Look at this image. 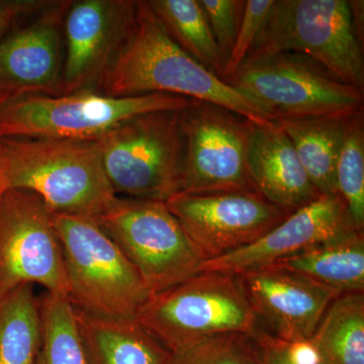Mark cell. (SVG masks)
Masks as SVG:
<instances>
[{"mask_svg": "<svg viewBox=\"0 0 364 364\" xmlns=\"http://www.w3.org/2000/svg\"><path fill=\"white\" fill-rule=\"evenodd\" d=\"M97 85L111 97L164 93L221 105L259 126L274 123L250 98L184 52L148 1H136L131 32Z\"/></svg>", "mask_w": 364, "mask_h": 364, "instance_id": "6da1fadb", "label": "cell"}, {"mask_svg": "<svg viewBox=\"0 0 364 364\" xmlns=\"http://www.w3.org/2000/svg\"><path fill=\"white\" fill-rule=\"evenodd\" d=\"M0 153L7 188L35 193L53 215L97 219L116 202L95 141L0 139Z\"/></svg>", "mask_w": 364, "mask_h": 364, "instance_id": "7a4b0ae2", "label": "cell"}, {"mask_svg": "<svg viewBox=\"0 0 364 364\" xmlns=\"http://www.w3.org/2000/svg\"><path fill=\"white\" fill-rule=\"evenodd\" d=\"M135 318L169 352L215 335L256 336L264 329L239 274L215 270L151 294Z\"/></svg>", "mask_w": 364, "mask_h": 364, "instance_id": "3957f363", "label": "cell"}, {"mask_svg": "<svg viewBox=\"0 0 364 364\" xmlns=\"http://www.w3.org/2000/svg\"><path fill=\"white\" fill-rule=\"evenodd\" d=\"M191 100L164 93L117 97L83 90L68 95H25L0 109V139L95 141L132 117L182 111Z\"/></svg>", "mask_w": 364, "mask_h": 364, "instance_id": "277c9868", "label": "cell"}, {"mask_svg": "<svg viewBox=\"0 0 364 364\" xmlns=\"http://www.w3.org/2000/svg\"><path fill=\"white\" fill-rule=\"evenodd\" d=\"M181 112L140 114L95 140L117 196L165 203L181 193Z\"/></svg>", "mask_w": 364, "mask_h": 364, "instance_id": "5b68a950", "label": "cell"}, {"mask_svg": "<svg viewBox=\"0 0 364 364\" xmlns=\"http://www.w3.org/2000/svg\"><path fill=\"white\" fill-rule=\"evenodd\" d=\"M363 44L351 1L274 0L245 62L282 52L299 53L363 90Z\"/></svg>", "mask_w": 364, "mask_h": 364, "instance_id": "8992f818", "label": "cell"}, {"mask_svg": "<svg viewBox=\"0 0 364 364\" xmlns=\"http://www.w3.org/2000/svg\"><path fill=\"white\" fill-rule=\"evenodd\" d=\"M63 251L68 301L76 310L135 318L150 296L136 268L95 218L53 215Z\"/></svg>", "mask_w": 364, "mask_h": 364, "instance_id": "52a82bcc", "label": "cell"}, {"mask_svg": "<svg viewBox=\"0 0 364 364\" xmlns=\"http://www.w3.org/2000/svg\"><path fill=\"white\" fill-rule=\"evenodd\" d=\"M224 81L274 122L349 116L363 109V90L296 52L245 62Z\"/></svg>", "mask_w": 364, "mask_h": 364, "instance_id": "ba28073f", "label": "cell"}, {"mask_svg": "<svg viewBox=\"0 0 364 364\" xmlns=\"http://www.w3.org/2000/svg\"><path fill=\"white\" fill-rule=\"evenodd\" d=\"M151 294L203 272L205 258L164 202L119 198L97 218Z\"/></svg>", "mask_w": 364, "mask_h": 364, "instance_id": "9c48e42d", "label": "cell"}, {"mask_svg": "<svg viewBox=\"0 0 364 364\" xmlns=\"http://www.w3.org/2000/svg\"><path fill=\"white\" fill-rule=\"evenodd\" d=\"M23 284L68 299L63 251L51 210L23 189L0 196V298Z\"/></svg>", "mask_w": 364, "mask_h": 364, "instance_id": "30bf717a", "label": "cell"}, {"mask_svg": "<svg viewBox=\"0 0 364 364\" xmlns=\"http://www.w3.org/2000/svg\"><path fill=\"white\" fill-rule=\"evenodd\" d=\"M165 203L205 261L251 245L293 214L252 189L181 191Z\"/></svg>", "mask_w": 364, "mask_h": 364, "instance_id": "8fae6325", "label": "cell"}, {"mask_svg": "<svg viewBox=\"0 0 364 364\" xmlns=\"http://www.w3.org/2000/svg\"><path fill=\"white\" fill-rule=\"evenodd\" d=\"M252 124L221 105L191 100L181 112L182 191H255L246 169V148Z\"/></svg>", "mask_w": 364, "mask_h": 364, "instance_id": "7c38bea8", "label": "cell"}, {"mask_svg": "<svg viewBox=\"0 0 364 364\" xmlns=\"http://www.w3.org/2000/svg\"><path fill=\"white\" fill-rule=\"evenodd\" d=\"M136 1H70L63 23L62 95L98 85L121 51L135 21Z\"/></svg>", "mask_w": 364, "mask_h": 364, "instance_id": "4fadbf2b", "label": "cell"}, {"mask_svg": "<svg viewBox=\"0 0 364 364\" xmlns=\"http://www.w3.org/2000/svg\"><path fill=\"white\" fill-rule=\"evenodd\" d=\"M239 277L262 327L293 345L308 343L328 306L342 294L274 265Z\"/></svg>", "mask_w": 364, "mask_h": 364, "instance_id": "5bb4252c", "label": "cell"}, {"mask_svg": "<svg viewBox=\"0 0 364 364\" xmlns=\"http://www.w3.org/2000/svg\"><path fill=\"white\" fill-rule=\"evenodd\" d=\"M358 231L338 195H322L299 208L251 245L203 262V272L241 273L270 267L277 261ZM361 232V231H359Z\"/></svg>", "mask_w": 364, "mask_h": 364, "instance_id": "9a60e30c", "label": "cell"}, {"mask_svg": "<svg viewBox=\"0 0 364 364\" xmlns=\"http://www.w3.org/2000/svg\"><path fill=\"white\" fill-rule=\"evenodd\" d=\"M70 1H53L40 16L0 40V90L9 98L62 95L63 23Z\"/></svg>", "mask_w": 364, "mask_h": 364, "instance_id": "2e32d148", "label": "cell"}, {"mask_svg": "<svg viewBox=\"0 0 364 364\" xmlns=\"http://www.w3.org/2000/svg\"><path fill=\"white\" fill-rule=\"evenodd\" d=\"M246 169L255 191L287 212H296L322 196L309 178L293 143L277 122L267 126L251 124Z\"/></svg>", "mask_w": 364, "mask_h": 364, "instance_id": "e0dca14e", "label": "cell"}, {"mask_svg": "<svg viewBox=\"0 0 364 364\" xmlns=\"http://www.w3.org/2000/svg\"><path fill=\"white\" fill-rule=\"evenodd\" d=\"M75 310L87 364H162L168 350L136 318H109Z\"/></svg>", "mask_w": 364, "mask_h": 364, "instance_id": "ac0fdd59", "label": "cell"}, {"mask_svg": "<svg viewBox=\"0 0 364 364\" xmlns=\"http://www.w3.org/2000/svg\"><path fill=\"white\" fill-rule=\"evenodd\" d=\"M274 267L339 291L364 293V233H353L289 256Z\"/></svg>", "mask_w": 364, "mask_h": 364, "instance_id": "d6986e66", "label": "cell"}, {"mask_svg": "<svg viewBox=\"0 0 364 364\" xmlns=\"http://www.w3.org/2000/svg\"><path fill=\"white\" fill-rule=\"evenodd\" d=\"M349 116L275 121L293 143L299 161L321 195H338L336 165Z\"/></svg>", "mask_w": 364, "mask_h": 364, "instance_id": "ffe728a7", "label": "cell"}, {"mask_svg": "<svg viewBox=\"0 0 364 364\" xmlns=\"http://www.w3.org/2000/svg\"><path fill=\"white\" fill-rule=\"evenodd\" d=\"M308 345L315 364H364V293L337 296Z\"/></svg>", "mask_w": 364, "mask_h": 364, "instance_id": "44dd1931", "label": "cell"}, {"mask_svg": "<svg viewBox=\"0 0 364 364\" xmlns=\"http://www.w3.org/2000/svg\"><path fill=\"white\" fill-rule=\"evenodd\" d=\"M41 344V299L23 284L0 298V364H36Z\"/></svg>", "mask_w": 364, "mask_h": 364, "instance_id": "7402d4cb", "label": "cell"}, {"mask_svg": "<svg viewBox=\"0 0 364 364\" xmlns=\"http://www.w3.org/2000/svg\"><path fill=\"white\" fill-rule=\"evenodd\" d=\"M148 4L171 39L221 78V56L200 0H150Z\"/></svg>", "mask_w": 364, "mask_h": 364, "instance_id": "603a6c76", "label": "cell"}, {"mask_svg": "<svg viewBox=\"0 0 364 364\" xmlns=\"http://www.w3.org/2000/svg\"><path fill=\"white\" fill-rule=\"evenodd\" d=\"M40 299L42 344L36 364H87L70 301L48 293Z\"/></svg>", "mask_w": 364, "mask_h": 364, "instance_id": "cb8c5ba5", "label": "cell"}, {"mask_svg": "<svg viewBox=\"0 0 364 364\" xmlns=\"http://www.w3.org/2000/svg\"><path fill=\"white\" fill-rule=\"evenodd\" d=\"M337 193L358 231L364 229L363 109L346 119L343 142L336 165Z\"/></svg>", "mask_w": 364, "mask_h": 364, "instance_id": "d4e9b609", "label": "cell"}, {"mask_svg": "<svg viewBox=\"0 0 364 364\" xmlns=\"http://www.w3.org/2000/svg\"><path fill=\"white\" fill-rule=\"evenodd\" d=\"M255 337L242 333L215 335L168 352L162 364H257Z\"/></svg>", "mask_w": 364, "mask_h": 364, "instance_id": "484cf974", "label": "cell"}, {"mask_svg": "<svg viewBox=\"0 0 364 364\" xmlns=\"http://www.w3.org/2000/svg\"><path fill=\"white\" fill-rule=\"evenodd\" d=\"M200 2L207 16L208 25L221 56L224 70L236 41L245 1L200 0Z\"/></svg>", "mask_w": 364, "mask_h": 364, "instance_id": "4316f807", "label": "cell"}, {"mask_svg": "<svg viewBox=\"0 0 364 364\" xmlns=\"http://www.w3.org/2000/svg\"><path fill=\"white\" fill-rule=\"evenodd\" d=\"M274 0H247L231 55L222 73V80L233 75L248 58L267 21Z\"/></svg>", "mask_w": 364, "mask_h": 364, "instance_id": "83f0119b", "label": "cell"}, {"mask_svg": "<svg viewBox=\"0 0 364 364\" xmlns=\"http://www.w3.org/2000/svg\"><path fill=\"white\" fill-rule=\"evenodd\" d=\"M257 364H304L296 355L293 344L287 343L265 329L256 335Z\"/></svg>", "mask_w": 364, "mask_h": 364, "instance_id": "f1b7e54d", "label": "cell"}, {"mask_svg": "<svg viewBox=\"0 0 364 364\" xmlns=\"http://www.w3.org/2000/svg\"><path fill=\"white\" fill-rule=\"evenodd\" d=\"M53 1L45 0H0V40L14 21L26 14L42 11Z\"/></svg>", "mask_w": 364, "mask_h": 364, "instance_id": "f546056e", "label": "cell"}, {"mask_svg": "<svg viewBox=\"0 0 364 364\" xmlns=\"http://www.w3.org/2000/svg\"><path fill=\"white\" fill-rule=\"evenodd\" d=\"M7 189L6 174H4V161H2L1 153H0V196Z\"/></svg>", "mask_w": 364, "mask_h": 364, "instance_id": "4dcf8cb0", "label": "cell"}, {"mask_svg": "<svg viewBox=\"0 0 364 364\" xmlns=\"http://www.w3.org/2000/svg\"><path fill=\"white\" fill-rule=\"evenodd\" d=\"M9 95H7L6 92H4V90H0V109H1L2 105H4V102L9 100Z\"/></svg>", "mask_w": 364, "mask_h": 364, "instance_id": "1f68e13d", "label": "cell"}]
</instances>
